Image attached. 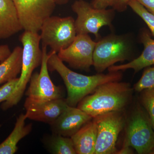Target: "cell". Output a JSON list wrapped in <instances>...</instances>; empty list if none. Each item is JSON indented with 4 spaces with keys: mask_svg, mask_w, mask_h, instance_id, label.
Wrapping results in <instances>:
<instances>
[{
    "mask_svg": "<svg viewBox=\"0 0 154 154\" xmlns=\"http://www.w3.org/2000/svg\"><path fill=\"white\" fill-rule=\"evenodd\" d=\"M129 45L123 37L112 35L96 42L93 55L94 66L96 71L102 73L118 62L129 56Z\"/></svg>",
    "mask_w": 154,
    "mask_h": 154,
    "instance_id": "8",
    "label": "cell"
},
{
    "mask_svg": "<svg viewBox=\"0 0 154 154\" xmlns=\"http://www.w3.org/2000/svg\"><path fill=\"white\" fill-rule=\"evenodd\" d=\"M130 0H115L112 7L114 11L123 12L127 8L128 2Z\"/></svg>",
    "mask_w": 154,
    "mask_h": 154,
    "instance_id": "25",
    "label": "cell"
},
{
    "mask_svg": "<svg viewBox=\"0 0 154 154\" xmlns=\"http://www.w3.org/2000/svg\"><path fill=\"white\" fill-rule=\"evenodd\" d=\"M77 14L75 26L77 34H94L99 38L100 29L105 26H110L114 16L112 9H98L84 0H77L72 5Z\"/></svg>",
    "mask_w": 154,
    "mask_h": 154,
    "instance_id": "5",
    "label": "cell"
},
{
    "mask_svg": "<svg viewBox=\"0 0 154 154\" xmlns=\"http://www.w3.org/2000/svg\"><path fill=\"white\" fill-rule=\"evenodd\" d=\"M27 117L25 114H20L17 117L14 130L10 135L0 143V154H14L18 150L17 145L19 141L31 132V123L26 125Z\"/></svg>",
    "mask_w": 154,
    "mask_h": 154,
    "instance_id": "17",
    "label": "cell"
},
{
    "mask_svg": "<svg viewBox=\"0 0 154 154\" xmlns=\"http://www.w3.org/2000/svg\"><path fill=\"white\" fill-rule=\"evenodd\" d=\"M20 40L23 45L21 75L14 93L1 105L4 110L17 105L20 102L33 71L41 65L42 60V49L39 46L41 41L40 34L25 30L20 36Z\"/></svg>",
    "mask_w": 154,
    "mask_h": 154,
    "instance_id": "3",
    "label": "cell"
},
{
    "mask_svg": "<svg viewBox=\"0 0 154 154\" xmlns=\"http://www.w3.org/2000/svg\"><path fill=\"white\" fill-rule=\"evenodd\" d=\"M120 111H113L93 118L97 128L95 154H116V143L125 123Z\"/></svg>",
    "mask_w": 154,
    "mask_h": 154,
    "instance_id": "6",
    "label": "cell"
},
{
    "mask_svg": "<svg viewBox=\"0 0 154 154\" xmlns=\"http://www.w3.org/2000/svg\"><path fill=\"white\" fill-rule=\"evenodd\" d=\"M96 44V42L88 34H77L72 43L60 51L57 56L73 68L89 70L94 65L93 55Z\"/></svg>",
    "mask_w": 154,
    "mask_h": 154,
    "instance_id": "11",
    "label": "cell"
},
{
    "mask_svg": "<svg viewBox=\"0 0 154 154\" xmlns=\"http://www.w3.org/2000/svg\"><path fill=\"white\" fill-rule=\"evenodd\" d=\"M132 89L129 83L112 82L99 86L86 96L77 107L92 118L113 111L123 110L130 100Z\"/></svg>",
    "mask_w": 154,
    "mask_h": 154,
    "instance_id": "2",
    "label": "cell"
},
{
    "mask_svg": "<svg viewBox=\"0 0 154 154\" xmlns=\"http://www.w3.org/2000/svg\"><path fill=\"white\" fill-rule=\"evenodd\" d=\"M22 29L13 0H0V40L10 38Z\"/></svg>",
    "mask_w": 154,
    "mask_h": 154,
    "instance_id": "14",
    "label": "cell"
},
{
    "mask_svg": "<svg viewBox=\"0 0 154 154\" xmlns=\"http://www.w3.org/2000/svg\"><path fill=\"white\" fill-rule=\"evenodd\" d=\"M141 42L144 46L141 54L128 63L113 65L108 68L109 72L120 71L133 69L135 72L140 71L144 68L154 65V39L148 32L144 31L140 36Z\"/></svg>",
    "mask_w": 154,
    "mask_h": 154,
    "instance_id": "15",
    "label": "cell"
},
{
    "mask_svg": "<svg viewBox=\"0 0 154 154\" xmlns=\"http://www.w3.org/2000/svg\"><path fill=\"white\" fill-rule=\"evenodd\" d=\"M131 147L124 142L123 146L120 150L116 151V154H133V151Z\"/></svg>",
    "mask_w": 154,
    "mask_h": 154,
    "instance_id": "28",
    "label": "cell"
},
{
    "mask_svg": "<svg viewBox=\"0 0 154 154\" xmlns=\"http://www.w3.org/2000/svg\"><path fill=\"white\" fill-rule=\"evenodd\" d=\"M46 143L48 149L51 153L77 154L73 142L71 137L52 133Z\"/></svg>",
    "mask_w": 154,
    "mask_h": 154,
    "instance_id": "19",
    "label": "cell"
},
{
    "mask_svg": "<svg viewBox=\"0 0 154 154\" xmlns=\"http://www.w3.org/2000/svg\"><path fill=\"white\" fill-rule=\"evenodd\" d=\"M19 78H17L5 83L0 88V103L5 102L11 97L16 88Z\"/></svg>",
    "mask_w": 154,
    "mask_h": 154,
    "instance_id": "23",
    "label": "cell"
},
{
    "mask_svg": "<svg viewBox=\"0 0 154 154\" xmlns=\"http://www.w3.org/2000/svg\"><path fill=\"white\" fill-rule=\"evenodd\" d=\"M124 142L139 154L154 150V130L146 112L138 107L129 122Z\"/></svg>",
    "mask_w": 154,
    "mask_h": 154,
    "instance_id": "7",
    "label": "cell"
},
{
    "mask_svg": "<svg viewBox=\"0 0 154 154\" xmlns=\"http://www.w3.org/2000/svg\"><path fill=\"white\" fill-rule=\"evenodd\" d=\"M47 46L42 45V57L39 72H34L29 81V87L26 91L27 98L36 102H45L63 98L60 87L52 82L48 73V60L49 54Z\"/></svg>",
    "mask_w": 154,
    "mask_h": 154,
    "instance_id": "9",
    "label": "cell"
},
{
    "mask_svg": "<svg viewBox=\"0 0 154 154\" xmlns=\"http://www.w3.org/2000/svg\"><path fill=\"white\" fill-rule=\"evenodd\" d=\"M68 106L63 98L39 102L27 98L24 103L27 119L49 125L55 121Z\"/></svg>",
    "mask_w": 154,
    "mask_h": 154,
    "instance_id": "12",
    "label": "cell"
},
{
    "mask_svg": "<svg viewBox=\"0 0 154 154\" xmlns=\"http://www.w3.org/2000/svg\"><path fill=\"white\" fill-rule=\"evenodd\" d=\"M133 11L145 22L154 36V15L137 0H130L128 4Z\"/></svg>",
    "mask_w": 154,
    "mask_h": 154,
    "instance_id": "20",
    "label": "cell"
},
{
    "mask_svg": "<svg viewBox=\"0 0 154 154\" xmlns=\"http://www.w3.org/2000/svg\"><path fill=\"white\" fill-rule=\"evenodd\" d=\"M40 34L42 45L57 53L72 43L77 36L73 17H48L42 26Z\"/></svg>",
    "mask_w": 154,
    "mask_h": 154,
    "instance_id": "4",
    "label": "cell"
},
{
    "mask_svg": "<svg viewBox=\"0 0 154 154\" xmlns=\"http://www.w3.org/2000/svg\"><path fill=\"white\" fill-rule=\"evenodd\" d=\"M115 0H93L91 5L95 8L106 9L108 7H112Z\"/></svg>",
    "mask_w": 154,
    "mask_h": 154,
    "instance_id": "24",
    "label": "cell"
},
{
    "mask_svg": "<svg viewBox=\"0 0 154 154\" xmlns=\"http://www.w3.org/2000/svg\"><path fill=\"white\" fill-rule=\"evenodd\" d=\"M48 54V70L57 72L63 80L67 91L66 101L71 107H75L99 86L110 82H119L122 78L120 71L109 72L106 74L100 73L91 76L81 74L66 66L58 57L57 53L51 50Z\"/></svg>",
    "mask_w": 154,
    "mask_h": 154,
    "instance_id": "1",
    "label": "cell"
},
{
    "mask_svg": "<svg viewBox=\"0 0 154 154\" xmlns=\"http://www.w3.org/2000/svg\"><path fill=\"white\" fill-rule=\"evenodd\" d=\"M56 5H63L67 4L69 2V0H52Z\"/></svg>",
    "mask_w": 154,
    "mask_h": 154,
    "instance_id": "29",
    "label": "cell"
},
{
    "mask_svg": "<svg viewBox=\"0 0 154 154\" xmlns=\"http://www.w3.org/2000/svg\"><path fill=\"white\" fill-rule=\"evenodd\" d=\"M12 51L8 45H0V62H2L8 57Z\"/></svg>",
    "mask_w": 154,
    "mask_h": 154,
    "instance_id": "26",
    "label": "cell"
},
{
    "mask_svg": "<svg viewBox=\"0 0 154 154\" xmlns=\"http://www.w3.org/2000/svg\"><path fill=\"white\" fill-rule=\"evenodd\" d=\"M141 100L154 130V88L141 91Z\"/></svg>",
    "mask_w": 154,
    "mask_h": 154,
    "instance_id": "21",
    "label": "cell"
},
{
    "mask_svg": "<svg viewBox=\"0 0 154 154\" xmlns=\"http://www.w3.org/2000/svg\"><path fill=\"white\" fill-rule=\"evenodd\" d=\"M25 30L38 33L43 22L51 16L56 4L52 0H13Z\"/></svg>",
    "mask_w": 154,
    "mask_h": 154,
    "instance_id": "10",
    "label": "cell"
},
{
    "mask_svg": "<svg viewBox=\"0 0 154 154\" xmlns=\"http://www.w3.org/2000/svg\"><path fill=\"white\" fill-rule=\"evenodd\" d=\"M22 48L17 46L11 54L0 63V85L17 78L21 73Z\"/></svg>",
    "mask_w": 154,
    "mask_h": 154,
    "instance_id": "18",
    "label": "cell"
},
{
    "mask_svg": "<svg viewBox=\"0 0 154 154\" xmlns=\"http://www.w3.org/2000/svg\"><path fill=\"white\" fill-rule=\"evenodd\" d=\"M92 118L79 108L68 106L50 125L53 134L71 137Z\"/></svg>",
    "mask_w": 154,
    "mask_h": 154,
    "instance_id": "13",
    "label": "cell"
},
{
    "mask_svg": "<svg viewBox=\"0 0 154 154\" xmlns=\"http://www.w3.org/2000/svg\"><path fill=\"white\" fill-rule=\"evenodd\" d=\"M97 128L95 122L90 121L71 138L76 153L95 154Z\"/></svg>",
    "mask_w": 154,
    "mask_h": 154,
    "instance_id": "16",
    "label": "cell"
},
{
    "mask_svg": "<svg viewBox=\"0 0 154 154\" xmlns=\"http://www.w3.org/2000/svg\"><path fill=\"white\" fill-rule=\"evenodd\" d=\"M151 154H154V150L152 152Z\"/></svg>",
    "mask_w": 154,
    "mask_h": 154,
    "instance_id": "30",
    "label": "cell"
},
{
    "mask_svg": "<svg viewBox=\"0 0 154 154\" xmlns=\"http://www.w3.org/2000/svg\"><path fill=\"white\" fill-rule=\"evenodd\" d=\"M154 88V66L144 71L140 79L135 85L134 89L137 92H141L146 89Z\"/></svg>",
    "mask_w": 154,
    "mask_h": 154,
    "instance_id": "22",
    "label": "cell"
},
{
    "mask_svg": "<svg viewBox=\"0 0 154 154\" xmlns=\"http://www.w3.org/2000/svg\"><path fill=\"white\" fill-rule=\"evenodd\" d=\"M147 10L154 15V0H137Z\"/></svg>",
    "mask_w": 154,
    "mask_h": 154,
    "instance_id": "27",
    "label": "cell"
}]
</instances>
